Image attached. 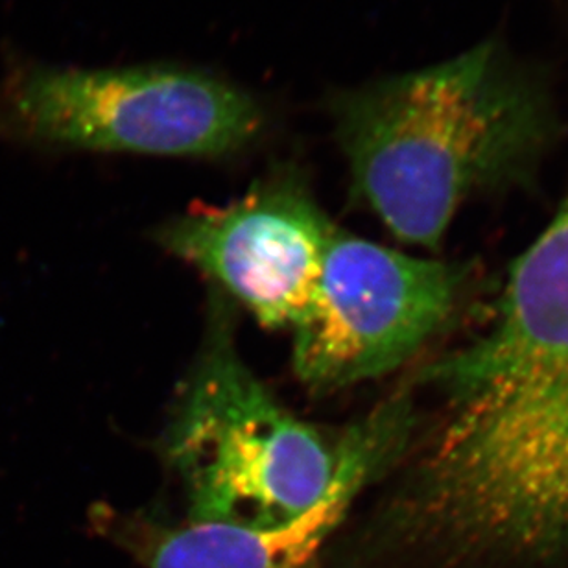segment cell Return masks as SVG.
Wrapping results in <instances>:
<instances>
[{"label": "cell", "instance_id": "5", "mask_svg": "<svg viewBox=\"0 0 568 568\" xmlns=\"http://www.w3.org/2000/svg\"><path fill=\"white\" fill-rule=\"evenodd\" d=\"M467 270L419 258L336 227L305 320L294 369L311 389L383 377L442 333L464 300Z\"/></svg>", "mask_w": 568, "mask_h": 568}, {"label": "cell", "instance_id": "7", "mask_svg": "<svg viewBox=\"0 0 568 568\" xmlns=\"http://www.w3.org/2000/svg\"><path fill=\"white\" fill-rule=\"evenodd\" d=\"M336 225L295 169H277L224 207L170 220L159 242L235 295L266 328L294 331L311 308Z\"/></svg>", "mask_w": 568, "mask_h": 568}, {"label": "cell", "instance_id": "6", "mask_svg": "<svg viewBox=\"0 0 568 568\" xmlns=\"http://www.w3.org/2000/svg\"><path fill=\"white\" fill-rule=\"evenodd\" d=\"M419 423V408L408 389L351 423L344 428V454L333 486L288 525L266 530L189 520L164 525L141 511L111 506L91 509V525L142 568H320L317 559L328 537L344 523L356 497L405 458Z\"/></svg>", "mask_w": 568, "mask_h": 568}, {"label": "cell", "instance_id": "1", "mask_svg": "<svg viewBox=\"0 0 568 568\" xmlns=\"http://www.w3.org/2000/svg\"><path fill=\"white\" fill-rule=\"evenodd\" d=\"M439 410L367 534L373 568H568V192L475 342L419 373Z\"/></svg>", "mask_w": 568, "mask_h": 568}, {"label": "cell", "instance_id": "4", "mask_svg": "<svg viewBox=\"0 0 568 568\" xmlns=\"http://www.w3.org/2000/svg\"><path fill=\"white\" fill-rule=\"evenodd\" d=\"M264 128L252 94L185 67L85 71L16 60L0 78V139L22 146L225 158Z\"/></svg>", "mask_w": 568, "mask_h": 568}, {"label": "cell", "instance_id": "2", "mask_svg": "<svg viewBox=\"0 0 568 568\" xmlns=\"http://www.w3.org/2000/svg\"><path fill=\"white\" fill-rule=\"evenodd\" d=\"M331 115L356 196L425 250L473 197L531 183L559 130L547 83L495 41L334 94Z\"/></svg>", "mask_w": 568, "mask_h": 568}, {"label": "cell", "instance_id": "3", "mask_svg": "<svg viewBox=\"0 0 568 568\" xmlns=\"http://www.w3.org/2000/svg\"><path fill=\"white\" fill-rule=\"evenodd\" d=\"M224 320L186 378L164 459L185 493L189 523L277 528L300 519L333 486L344 430L325 436L286 410L253 375Z\"/></svg>", "mask_w": 568, "mask_h": 568}]
</instances>
